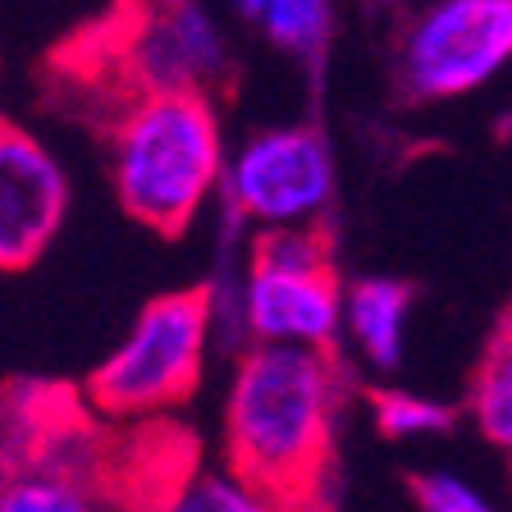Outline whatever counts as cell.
<instances>
[{
  "mask_svg": "<svg viewBox=\"0 0 512 512\" xmlns=\"http://www.w3.org/2000/svg\"><path fill=\"white\" fill-rule=\"evenodd\" d=\"M261 5H266V0H238V10L243 14H261Z\"/></svg>",
  "mask_w": 512,
  "mask_h": 512,
  "instance_id": "17",
  "label": "cell"
},
{
  "mask_svg": "<svg viewBox=\"0 0 512 512\" xmlns=\"http://www.w3.org/2000/svg\"><path fill=\"white\" fill-rule=\"evenodd\" d=\"M512 60V0H439L403 42V83L421 101L462 96Z\"/></svg>",
  "mask_w": 512,
  "mask_h": 512,
  "instance_id": "6",
  "label": "cell"
},
{
  "mask_svg": "<svg viewBox=\"0 0 512 512\" xmlns=\"http://www.w3.org/2000/svg\"><path fill=\"white\" fill-rule=\"evenodd\" d=\"M106 485L83 458L42 453L0 471V512H96Z\"/></svg>",
  "mask_w": 512,
  "mask_h": 512,
  "instance_id": "10",
  "label": "cell"
},
{
  "mask_svg": "<svg viewBox=\"0 0 512 512\" xmlns=\"http://www.w3.org/2000/svg\"><path fill=\"white\" fill-rule=\"evenodd\" d=\"M151 512H293L284 499L266 494L261 485L243 480L234 467H206V462L179 458L160 471L156 485L142 490Z\"/></svg>",
  "mask_w": 512,
  "mask_h": 512,
  "instance_id": "9",
  "label": "cell"
},
{
  "mask_svg": "<svg viewBox=\"0 0 512 512\" xmlns=\"http://www.w3.org/2000/svg\"><path fill=\"white\" fill-rule=\"evenodd\" d=\"M96 512H151V503L142 499V494H133L128 485H119V490H106V494H101Z\"/></svg>",
  "mask_w": 512,
  "mask_h": 512,
  "instance_id": "16",
  "label": "cell"
},
{
  "mask_svg": "<svg viewBox=\"0 0 512 512\" xmlns=\"http://www.w3.org/2000/svg\"><path fill=\"white\" fill-rule=\"evenodd\" d=\"M256 19H266V32L288 51H307L325 32V0H266Z\"/></svg>",
  "mask_w": 512,
  "mask_h": 512,
  "instance_id": "14",
  "label": "cell"
},
{
  "mask_svg": "<svg viewBox=\"0 0 512 512\" xmlns=\"http://www.w3.org/2000/svg\"><path fill=\"white\" fill-rule=\"evenodd\" d=\"M211 330V288H174L151 298L87 375V403L110 421H151L188 403L202 384Z\"/></svg>",
  "mask_w": 512,
  "mask_h": 512,
  "instance_id": "3",
  "label": "cell"
},
{
  "mask_svg": "<svg viewBox=\"0 0 512 512\" xmlns=\"http://www.w3.org/2000/svg\"><path fill=\"white\" fill-rule=\"evenodd\" d=\"M238 307L252 343L325 348L339 325V284L325 238L302 224L261 229Z\"/></svg>",
  "mask_w": 512,
  "mask_h": 512,
  "instance_id": "5",
  "label": "cell"
},
{
  "mask_svg": "<svg viewBox=\"0 0 512 512\" xmlns=\"http://www.w3.org/2000/svg\"><path fill=\"white\" fill-rule=\"evenodd\" d=\"M407 311H412V293L398 279H362L348 293V330L357 339V348L366 352V362L375 366H398L407 343Z\"/></svg>",
  "mask_w": 512,
  "mask_h": 512,
  "instance_id": "11",
  "label": "cell"
},
{
  "mask_svg": "<svg viewBox=\"0 0 512 512\" xmlns=\"http://www.w3.org/2000/svg\"><path fill=\"white\" fill-rule=\"evenodd\" d=\"M412 499L421 512H508L503 503H494L485 490L467 485L453 471H416Z\"/></svg>",
  "mask_w": 512,
  "mask_h": 512,
  "instance_id": "13",
  "label": "cell"
},
{
  "mask_svg": "<svg viewBox=\"0 0 512 512\" xmlns=\"http://www.w3.org/2000/svg\"><path fill=\"white\" fill-rule=\"evenodd\" d=\"M115 106L142 92H206L224 69L215 28L192 0H128L87 37Z\"/></svg>",
  "mask_w": 512,
  "mask_h": 512,
  "instance_id": "4",
  "label": "cell"
},
{
  "mask_svg": "<svg viewBox=\"0 0 512 512\" xmlns=\"http://www.w3.org/2000/svg\"><path fill=\"white\" fill-rule=\"evenodd\" d=\"M69 215V179L37 133L0 115V270L37 266Z\"/></svg>",
  "mask_w": 512,
  "mask_h": 512,
  "instance_id": "7",
  "label": "cell"
},
{
  "mask_svg": "<svg viewBox=\"0 0 512 512\" xmlns=\"http://www.w3.org/2000/svg\"><path fill=\"white\" fill-rule=\"evenodd\" d=\"M234 206L261 229L302 224L330 197V160L311 128H266L234 156Z\"/></svg>",
  "mask_w": 512,
  "mask_h": 512,
  "instance_id": "8",
  "label": "cell"
},
{
  "mask_svg": "<svg viewBox=\"0 0 512 512\" xmlns=\"http://www.w3.org/2000/svg\"><path fill=\"white\" fill-rule=\"evenodd\" d=\"M375 407H380L384 435H394V439L439 435V430H448V421H453V412H448L444 403H430V398H416V394H380Z\"/></svg>",
  "mask_w": 512,
  "mask_h": 512,
  "instance_id": "15",
  "label": "cell"
},
{
  "mask_svg": "<svg viewBox=\"0 0 512 512\" xmlns=\"http://www.w3.org/2000/svg\"><path fill=\"white\" fill-rule=\"evenodd\" d=\"M334 371L320 348L252 343L224 403V467L302 512L330 467Z\"/></svg>",
  "mask_w": 512,
  "mask_h": 512,
  "instance_id": "1",
  "label": "cell"
},
{
  "mask_svg": "<svg viewBox=\"0 0 512 512\" xmlns=\"http://www.w3.org/2000/svg\"><path fill=\"white\" fill-rule=\"evenodd\" d=\"M471 412L490 444L512 462V316L499 325L471 384Z\"/></svg>",
  "mask_w": 512,
  "mask_h": 512,
  "instance_id": "12",
  "label": "cell"
},
{
  "mask_svg": "<svg viewBox=\"0 0 512 512\" xmlns=\"http://www.w3.org/2000/svg\"><path fill=\"white\" fill-rule=\"evenodd\" d=\"M220 124L206 92H142L110 115V183L151 234H183L220 183Z\"/></svg>",
  "mask_w": 512,
  "mask_h": 512,
  "instance_id": "2",
  "label": "cell"
}]
</instances>
